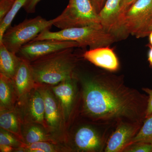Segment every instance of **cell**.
<instances>
[{
	"instance_id": "cell-14",
	"label": "cell",
	"mask_w": 152,
	"mask_h": 152,
	"mask_svg": "<svg viewBox=\"0 0 152 152\" xmlns=\"http://www.w3.org/2000/svg\"><path fill=\"white\" fill-rule=\"evenodd\" d=\"M40 91L45 101V120L46 124L52 129H56L59 126L61 114L55 95L47 89Z\"/></svg>"
},
{
	"instance_id": "cell-25",
	"label": "cell",
	"mask_w": 152,
	"mask_h": 152,
	"mask_svg": "<svg viewBox=\"0 0 152 152\" xmlns=\"http://www.w3.org/2000/svg\"><path fill=\"white\" fill-rule=\"evenodd\" d=\"M15 0H1L0 2V21L10 10Z\"/></svg>"
},
{
	"instance_id": "cell-23",
	"label": "cell",
	"mask_w": 152,
	"mask_h": 152,
	"mask_svg": "<svg viewBox=\"0 0 152 152\" xmlns=\"http://www.w3.org/2000/svg\"><path fill=\"white\" fill-rule=\"evenodd\" d=\"M123 152H152V144L136 142L127 146Z\"/></svg>"
},
{
	"instance_id": "cell-20",
	"label": "cell",
	"mask_w": 152,
	"mask_h": 152,
	"mask_svg": "<svg viewBox=\"0 0 152 152\" xmlns=\"http://www.w3.org/2000/svg\"><path fill=\"white\" fill-rule=\"evenodd\" d=\"M136 142L152 144V114L145 118L138 132L129 145Z\"/></svg>"
},
{
	"instance_id": "cell-3",
	"label": "cell",
	"mask_w": 152,
	"mask_h": 152,
	"mask_svg": "<svg viewBox=\"0 0 152 152\" xmlns=\"http://www.w3.org/2000/svg\"><path fill=\"white\" fill-rule=\"evenodd\" d=\"M45 39L75 42L81 48L89 47L90 49L109 46L117 41L115 38L105 31L100 24L69 28L56 32L48 30L41 33L33 41Z\"/></svg>"
},
{
	"instance_id": "cell-12",
	"label": "cell",
	"mask_w": 152,
	"mask_h": 152,
	"mask_svg": "<svg viewBox=\"0 0 152 152\" xmlns=\"http://www.w3.org/2000/svg\"><path fill=\"white\" fill-rule=\"evenodd\" d=\"M77 75L65 80L52 88L54 94L59 101L65 118L70 115L76 94Z\"/></svg>"
},
{
	"instance_id": "cell-19",
	"label": "cell",
	"mask_w": 152,
	"mask_h": 152,
	"mask_svg": "<svg viewBox=\"0 0 152 152\" xmlns=\"http://www.w3.org/2000/svg\"><path fill=\"white\" fill-rule=\"evenodd\" d=\"M28 0H15L10 10L4 19L0 21V42L3 36L12 22L18 12L22 7H24Z\"/></svg>"
},
{
	"instance_id": "cell-8",
	"label": "cell",
	"mask_w": 152,
	"mask_h": 152,
	"mask_svg": "<svg viewBox=\"0 0 152 152\" xmlns=\"http://www.w3.org/2000/svg\"><path fill=\"white\" fill-rule=\"evenodd\" d=\"M81 48L77 42L72 41L45 39L33 41L24 45L17 55L29 63L58 51L69 48Z\"/></svg>"
},
{
	"instance_id": "cell-15",
	"label": "cell",
	"mask_w": 152,
	"mask_h": 152,
	"mask_svg": "<svg viewBox=\"0 0 152 152\" xmlns=\"http://www.w3.org/2000/svg\"><path fill=\"white\" fill-rule=\"evenodd\" d=\"M21 58L0 43V74L12 79L16 73Z\"/></svg>"
},
{
	"instance_id": "cell-32",
	"label": "cell",
	"mask_w": 152,
	"mask_h": 152,
	"mask_svg": "<svg viewBox=\"0 0 152 152\" xmlns=\"http://www.w3.org/2000/svg\"><path fill=\"white\" fill-rule=\"evenodd\" d=\"M149 47H152V30L149 35Z\"/></svg>"
},
{
	"instance_id": "cell-31",
	"label": "cell",
	"mask_w": 152,
	"mask_h": 152,
	"mask_svg": "<svg viewBox=\"0 0 152 152\" xmlns=\"http://www.w3.org/2000/svg\"><path fill=\"white\" fill-rule=\"evenodd\" d=\"M150 49L148 53V61L149 63L150 66L152 69V47H149Z\"/></svg>"
},
{
	"instance_id": "cell-5",
	"label": "cell",
	"mask_w": 152,
	"mask_h": 152,
	"mask_svg": "<svg viewBox=\"0 0 152 152\" xmlns=\"http://www.w3.org/2000/svg\"><path fill=\"white\" fill-rule=\"evenodd\" d=\"M53 19V26L61 30L100 24L99 13L91 0H69L62 13Z\"/></svg>"
},
{
	"instance_id": "cell-7",
	"label": "cell",
	"mask_w": 152,
	"mask_h": 152,
	"mask_svg": "<svg viewBox=\"0 0 152 152\" xmlns=\"http://www.w3.org/2000/svg\"><path fill=\"white\" fill-rule=\"evenodd\" d=\"M115 129L103 126L99 129L87 125L80 127L74 136L76 150L80 152H104L109 137Z\"/></svg>"
},
{
	"instance_id": "cell-28",
	"label": "cell",
	"mask_w": 152,
	"mask_h": 152,
	"mask_svg": "<svg viewBox=\"0 0 152 152\" xmlns=\"http://www.w3.org/2000/svg\"><path fill=\"white\" fill-rule=\"evenodd\" d=\"M136 1V0H121V11L123 18H124L125 13Z\"/></svg>"
},
{
	"instance_id": "cell-9",
	"label": "cell",
	"mask_w": 152,
	"mask_h": 152,
	"mask_svg": "<svg viewBox=\"0 0 152 152\" xmlns=\"http://www.w3.org/2000/svg\"><path fill=\"white\" fill-rule=\"evenodd\" d=\"M121 4V0H106L99 13L101 25L117 41L124 39L129 35L124 24Z\"/></svg>"
},
{
	"instance_id": "cell-18",
	"label": "cell",
	"mask_w": 152,
	"mask_h": 152,
	"mask_svg": "<svg viewBox=\"0 0 152 152\" xmlns=\"http://www.w3.org/2000/svg\"><path fill=\"white\" fill-rule=\"evenodd\" d=\"M8 110H1L0 115L1 128L20 138L21 134L18 119L14 112Z\"/></svg>"
},
{
	"instance_id": "cell-10",
	"label": "cell",
	"mask_w": 152,
	"mask_h": 152,
	"mask_svg": "<svg viewBox=\"0 0 152 152\" xmlns=\"http://www.w3.org/2000/svg\"><path fill=\"white\" fill-rule=\"evenodd\" d=\"M143 123H122L114 129L104 152H123L137 134Z\"/></svg>"
},
{
	"instance_id": "cell-26",
	"label": "cell",
	"mask_w": 152,
	"mask_h": 152,
	"mask_svg": "<svg viewBox=\"0 0 152 152\" xmlns=\"http://www.w3.org/2000/svg\"><path fill=\"white\" fill-rule=\"evenodd\" d=\"M142 91L148 94V99L146 114V118L152 114V89L149 88H143Z\"/></svg>"
},
{
	"instance_id": "cell-21",
	"label": "cell",
	"mask_w": 152,
	"mask_h": 152,
	"mask_svg": "<svg viewBox=\"0 0 152 152\" xmlns=\"http://www.w3.org/2000/svg\"><path fill=\"white\" fill-rule=\"evenodd\" d=\"M25 140L27 144L42 141H48L49 137L42 128L37 126L30 127L25 134Z\"/></svg>"
},
{
	"instance_id": "cell-24",
	"label": "cell",
	"mask_w": 152,
	"mask_h": 152,
	"mask_svg": "<svg viewBox=\"0 0 152 152\" xmlns=\"http://www.w3.org/2000/svg\"><path fill=\"white\" fill-rule=\"evenodd\" d=\"M20 143L12 133L1 128L0 145H8L12 147L19 145Z\"/></svg>"
},
{
	"instance_id": "cell-11",
	"label": "cell",
	"mask_w": 152,
	"mask_h": 152,
	"mask_svg": "<svg viewBox=\"0 0 152 152\" xmlns=\"http://www.w3.org/2000/svg\"><path fill=\"white\" fill-rule=\"evenodd\" d=\"M82 56L95 66L110 72H116L119 69L118 57L109 46L90 49L84 52Z\"/></svg>"
},
{
	"instance_id": "cell-29",
	"label": "cell",
	"mask_w": 152,
	"mask_h": 152,
	"mask_svg": "<svg viewBox=\"0 0 152 152\" xmlns=\"http://www.w3.org/2000/svg\"><path fill=\"white\" fill-rule=\"evenodd\" d=\"M93 5L99 13L104 4L106 0H91Z\"/></svg>"
},
{
	"instance_id": "cell-13",
	"label": "cell",
	"mask_w": 152,
	"mask_h": 152,
	"mask_svg": "<svg viewBox=\"0 0 152 152\" xmlns=\"http://www.w3.org/2000/svg\"><path fill=\"white\" fill-rule=\"evenodd\" d=\"M12 80L16 93L19 97H23L31 91L35 82L28 61L21 58Z\"/></svg>"
},
{
	"instance_id": "cell-6",
	"label": "cell",
	"mask_w": 152,
	"mask_h": 152,
	"mask_svg": "<svg viewBox=\"0 0 152 152\" xmlns=\"http://www.w3.org/2000/svg\"><path fill=\"white\" fill-rule=\"evenodd\" d=\"M124 22L129 34L137 38L149 36L152 30V0H136L125 13Z\"/></svg>"
},
{
	"instance_id": "cell-22",
	"label": "cell",
	"mask_w": 152,
	"mask_h": 152,
	"mask_svg": "<svg viewBox=\"0 0 152 152\" xmlns=\"http://www.w3.org/2000/svg\"><path fill=\"white\" fill-rule=\"evenodd\" d=\"M25 152H57V148L47 141L37 142L34 143L27 144L23 147Z\"/></svg>"
},
{
	"instance_id": "cell-2",
	"label": "cell",
	"mask_w": 152,
	"mask_h": 152,
	"mask_svg": "<svg viewBox=\"0 0 152 152\" xmlns=\"http://www.w3.org/2000/svg\"><path fill=\"white\" fill-rule=\"evenodd\" d=\"M75 48L58 51L30 63L35 83L56 85L76 75Z\"/></svg>"
},
{
	"instance_id": "cell-4",
	"label": "cell",
	"mask_w": 152,
	"mask_h": 152,
	"mask_svg": "<svg viewBox=\"0 0 152 152\" xmlns=\"http://www.w3.org/2000/svg\"><path fill=\"white\" fill-rule=\"evenodd\" d=\"M53 23L54 19L48 20L40 16L26 19L16 26H10L0 43L4 44L10 51L17 54L24 45L31 42L44 31L50 30Z\"/></svg>"
},
{
	"instance_id": "cell-27",
	"label": "cell",
	"mask_w": 152,
	"mask_h": 152,
	"mask_svg": "<svg viewBox=\"0 0 152 152\" xmlns=\"http://www.w3.org/2000/svg\"><path fill=\"white\" fill-rule=\"evenodd\" d=\"M40 1L41 0H28L27 2L23 8L27 12L33 13L35 12L36 6Z\"/></svg>"
},
{
	"instance_id": "cell-30",
	"label": "cell",
	"mask_w": 152,
	"mask_h": 152,
	"mask_svg": "<svg viewBox=\"0 0 152 152\" xmlns=\"http://www.w3.org/2000/svg\"><path fill=\"white\" fill-rule=\"evenodd\" d=\"M14 147L8 145H0V151L2 152H10L12 151Z\"/></svg>"
},
{
	"instance_id": "cell-1",
	"label": "cell",
	"mask_w": 152,
	"mask_h": 152,
	"mask_svg": "<svg viewBox=\"0 0 152 152\" xmlns=\"http://www.w3.org/2000/svg\"><path fill=\"white\" fill-rule=\"evenodd\" d=\"M77 77L81 85L83 112L97 125L115 128L122 123H143L148 96L127 86L119 77Z\"/></svg>"
},
{
	"instance_id": "cell-17",
	"label": "cell",
	"mask_w": 152,
	"mask_h": 152,
	"mask_svg": "<svg viewBox=\"0 0 152 152\" xmlns=\"http://www.w3.org/2000/svg\"><path fill=\"white\" fill-rule=\"evenodd\" d=\"M15 91L13 81L0 74V105L1 110L11 109L13 104Z\"/></svg>"
},
{
	"instance_id": "cell-16",
	"label": "cell",
	"mask_w": 152,
	"mask_h": 152,
	"mask_svg": "<svg viewBox=\"0 0 152 152\" xmlns=\"http://www.w3.org/2000/svg\"><path fill=\"white\" fill-rule=\"evenodd\" d=\"M28 111L33 121L43 126H45V101L40 90H35L31 95Z\"/></svg>"
}]
</instances>
